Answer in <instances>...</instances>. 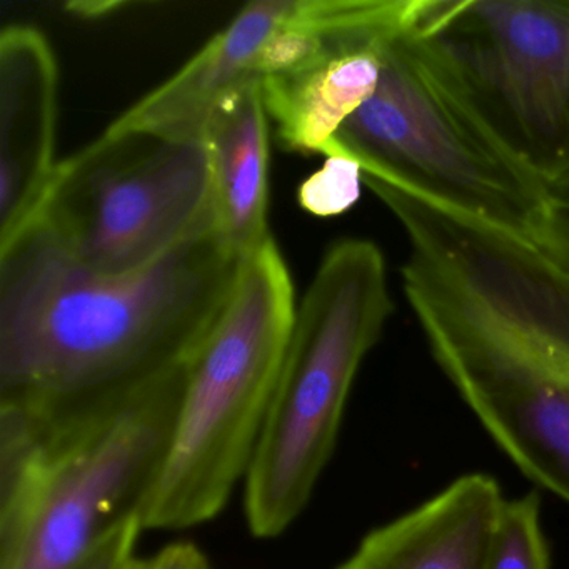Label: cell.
Masks as SVG:
<instances>
[{
	"label": "cell",
	"instance_id": "6da1fadb",
	"mask_svg": "<svg viewBox=\"0 0 569 569\" xmlns=\"http://www.w3.org/2000/svg\"><path fill=\"white\" fill-rule=\"evenodd\" d=\"M408 239L402 291L496 445L569 502V269L538 242L362 174Z\"/></svg>",
	"mask_w": 569,
	"mask_h": 569
},
{
	"label": "cell",
	"instance_id": "7a4b0ae2",
	"mask_svg": "<svg viewBox=\"0 0 569 569\" xmlns=\"http://www.w3.org/2000/svg\"><path fill=\"white\" fill-rule=\"evenodd\" d=\"M242 261L212 228L139 271L96 274L31 226L0 251V401H74L189 361Z\"/></svg>",
	"mask_w": 569,
	"mask_h": 569
},
{
	"label": "cell",
	"instance_id": "3957f363",
	"mask_svg": "<svg viewBox=\"0 0 569 569\" xmlns=\"http://www.w3.org/2000/svg\"><path fill=\"white\" fill-rule=\"evenodd\" d=\"M188 365L74 401H0V569H74L138 515Z\"/></svg>",
	"mask_w": 569,
	"mask_h": 569
},
{
	"label": "cell",
	"instance_id": "277c9868",
	"mask_svg": "<svg viewBox=\"0 0 569 569\" xmlns=\"http://www.w3.org/2000/svg\"><path fill=\"white\" fill-rule=\"evenodd\" d=\"M419 0L382 49L375 94L342 126L328 154L538 242L552 194L508 148L476 101ZM325 156V158H326Z\"/></svg>",
	"mask_w": 569,
	"mask_h": 569
},
{
	"label": "cell",
	"instance_id": "5b68a950",
	"mask_svg": "<svg viewBox=\"0 0 569 569\" xmlns=\"http://www.w3.org/2000/svg\"><path fill=\"white\" fill-rule=\"evenodd\" d=\"M296 309L291 272L271 238L242 261L224 311L189 359L168 449L138 508L144 531L206 525L244 482Z\"/></svg>",
	"mask_w": 569,
	"mask_h": 569
},
{
	"label": "cell",
	"instance_id": "8992f818",
	"mask_svg": "<svg viewBox=\"0 0 569 569\" xmlns=\"http://www.w3.org/2000/svg\"><path fill=\"white\" fill-rule=\"evenodd\" d=\"M395 312L381 249L342 239L326 252L296 309L278 388L244 479L258 539L284 535L308 508L338 445L366 356Z\"/></svg>",
	"mask_w": 569,
	"mask_h": 569
},
{
	"label": "cell",
	"instance_id": "52a82bcc",
	"mask_svg": "<svg viewBox=\"0 0 569 569\" xmlns=\"http://www.w3.org/2000/svg\"><path fill=\"white\" fill-rule=\"evenodd\" d=\"M32 226L96 274L152 264L218 228L204 139L106 129L59 162Z\"/></svg>",
	"mask_w": 569,
	"mask_h": 569
},
{
	"label": "cell",
	"instance_id": "ba28073f",
	"mask_svg": "<svg viewBox=\"0 0 569 569\" xmlns=\"http://www.w3.org/2000/svg\"><path fill=\"white\" fill-rule=\"evenodd\" d=\"M426 21L516 158L569 179V0H429Z\"/></svg>",
	"mask_w": 569,
	"mask_h": 569
},
{
	"label": "cell",
	"instance_id": "9c48e42d",
	"mask_svg": "<svg viewBox=\"0 0 569 569\" xmlns=\"http://www.w3.org/2000/svg\"><path fill=\"white\" fill-rule=\"evenodd\" d=\"M59 71L48 38L32 26L0 34V251L38 219L54 179Z\"/></svg>",
	"mask_w": 569,
	"mask_h": 569
},
{
	"label": "cell",
	"instance_id": "30bf717a",
	"mask_svg": "<svg viewBox=\"0 0 569 569\" xmlns=\"http://www.w3.org/2000/svg\"><path fill=\"white\" fill-rule=\"evenodd\" d=\"M505 502L495 479L462 476L372 529L336 569H486Z\"/></svg>",
	"mask_w": 569,
	"mask_h": 569
},
{
	"label": "cell",
	"instance_id": "8fae6325",
	"mask_svg": "<svg viewBox=\"0 0 569 569\" xmlns=\"http://www.w3.org/2000/svg\"><path fill=\"white\" fill-rule=\"evenodd\" d=\"M291 0L249 2L188 64L139 99L109 129L202 139L219 102L259 82L256 62Z\"/></svg>",
	"mask_w": 569,
	"mask_h": 569
},
{
	"label": "cell",
	"instance_id": "7c38bea8",
	"mask_svg": "<svg viewBox=\"0 0 569 569\" xmlns=\"http://www.w3.org/2000/svg\"><path fill=\"white\" fill-rule=\"evenodd\" d=\"M269 122L261 84L252 82L219 102L202 132L211 162L218 229L241 259L272 238L268 222Z\"/></svg>",
	"mask_w": 569,
	"mask_h": 569
},
{
	"label": "cell",
	"instance_id": "4fadbf2b",
	"mask_svg": "<svg viewBox=\"0 0 569 569\" xmlns=\"http://www.w3.org/2000/svg\"><path fill=\"white\" fill-rule=\"evenodd\" d=\"M386 42L259 82L269 121L286 151L328 154L346 121L375 94Z\"/></svg>",
	"mask_w": 569,
	"mask_h": 569
},
{
	"label": "cell",
	"instance_id": "5bb4252c",
	"mask_svg": "<svg viewBox=\"0 0 569 569\" xmlns=\"http://www.w3.org/2000/svg\"><path fill=\"white\" fill-rule=\"evenodd\" d=\"M536 492L506 501L486 569H549V549L541 529Z\"/></svg>",
	"mask_w": 569,
	"mask_h": 569
},
{
	"label": "cell",
	"instance_id": "9a60e30c",
	"mask_svg": "<svg viewBox=\"0 0 569 569\" xmlns=\"http://www.w3.org/2000/svg\"><path fill=\"white\" fill-rule=\"evenodd\" d=\"M361 184L365 182L359 162L345 154L326 156L325 166L299 188V204L309 214L335 218L359 201Z\"/></svg>",
	"mask_w": 569,
	"mask_h": 569
},
{
	"label": "cell",
	"instance_id": "2e32d148",
	"mask_svg": "<svg viewBox=\"0 0 569 569\" xmlns=\"http://www.w3.org/2000/svg\"><path fill=\"white\" fill-rule=\"evenodd\" d=\"M144 531L138 515L119 522L74 569H128L138 556L139 536Z\"/></svg>",
	"mask_w": 569,
	"mask_h": 569
},
{
	"label": "cell",
	"instance_id": "e0dca14e",
	"mask_svg": "<svg viewBox=\"0 0 569 569\" xmlns=\"http://www.w3.org/2000/svg\"><path fill=\"white\" fill-rule=\"evenodd\" d=\"M128 569H212L208 555L196 542L166 545L149 556H136Z\"/></svg>",
	"mask_w": 569,
	"mask_h": 569
},
{
	"label": "cell",
	"instance_id": "ac0fdd59",
	"mask_svg": "<svg viewBox=\"0 0 569 569\" xmlns=\"http://www.w3.org/2000/svg\"><path fill=\"white\" fill-rule=\"evenodd\" d=\"M538 244L569 269V204L552 199L551 211Z\"/></svg>",
	"mask_w": 569,
	"mask_h": 569
},
{
	"label": "cell",
	"instance_id": "d6986e66",
	"mask_svg": "<svg viewBox=\"0 0 569 569\" xmlns=\"http://www.w3.org/2000/svg\"><path fill=\"white\" fill-rule=\"evenodd\" d=\"M124 2H96V4H92V2H78V4H71L69 6V11L74 12V14L81 16V18H89V19H98L101 18V16L108 14L109 11H112V9H122L124 8Z\"/></svg>",
	"mask_w": 569,
	"mask_h": 569
},
{
	"label": "cell",
	"instance_id": "ffe728a7",
	"mask_svg": "<svg viewBox=\"0 0 569 569\" xmlns=\"http://www.w3.org/2000/svg\"><path fill=\"white\" fill-rule=\"evenodd\" d=\"M552 199L559 202H566L569 204V179L568 181L561 182V184L551 188Z\"/></svg>",
	"mask_w": 569,
	"mask_h": 569
}]
</instances>
